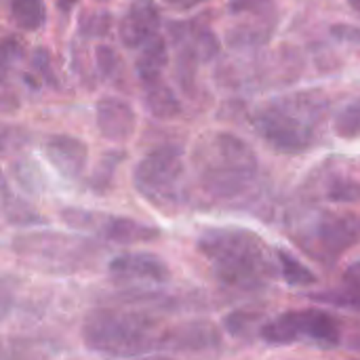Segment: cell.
<instances>
[{"label": "cell", "instance_id": "cell-1", "mask_svg": "<svg viewBox=\"0 0 360 360\" xmlns=\"http://www.w3.org/2000/svg\"><path fill=\"white\" fill-rule=\"evenodd\" d=\"M198 253L219 283L238 291H257L274 276V262L264 240L243 228H207L196 238Z\"/></svg>", "mask_w": 360, "mask_h": 360}, {"label": "cell", "instance_id": "cell-2", "mask_svg": "<svg viewBox=\"0 0 360 360\" xmlns=\"http://www.w3.org/2000/svg\"><path fill=\"white\" fill-rule=\"evenodd\" d=\"M192 167L202 192L215 200H234L249 192L259 175L255 150L234 133L202 135L192 150Z\"/></svg>", "mask_w": 360, "mask_h": 360}, {"label": "cell", "instance_id": "cell-3", "mask_svg": "<svg viewBox=\"0 0 360 360\" xmlns=\"http://www.w3.org/2000/svg\"><path fill=\"white\" fill-rule=\"evenodd\" d=\"M329 112V99L321 91H297L262 103L253 116L262 139L283 154L310 150Z\"/></svg>", "mask_w": 360, "mask_h": 360}, {"label": "cell", "instance_id": "cell-4", "mask_svg": "<svg viewBox=\"0 0 360 360\" xmlns=\"http://www.w3.org/2000/svg\"><path fill=\"white\" fill-rule=\"evenodd\" d=\"M82 340L91 352L112 359H133L158 354L162 331L148 312L93 308L82 321Z\"/></svg>", "mask_w": 360, "mask_h": 360}, {"label": "cell", "instance_id": "cell-5", "mask_svg": "<svg viewBox=\"0 0 360 360\" xmlns=\"http://www.w3.org/2000/svg\"><path fill=\"white\" fill-rule=\"evenodd\" d=\"M13 251L25 266L51 274L78 272L99 255V247L91 238L53 230L17 236L13 240Z\"/></svg>", "mask_w": 360, "mask_h": 360}, {"label": "cell", "instance_id": "cell-6", "mask_svg": "<svg viewBox=\"0 0 360 360\" xmlns=\"http://www.w3.org/2000/svg\"><path fill=\"white\" fill-rule=\"evenodd\" d=\"M184 152L179 146H160L146 154L135 171L133 186L148 202L169 211L181 200V179H184Z\"/></svg>", "mask_w": 360, "mask_h": 360}, {"label": "cell", "instance_id": "cell-7", "mask_svg": "<svg viewBox=\"0 0 360 360\" xmlns=\"http://www.w3.org/2000/svg\"><path fill=\"white\" fill-rule=\"evenodd\" d=\"M259 335L270 346H291L310 342L323 348H335L342 342L338 321L323 310H289L259 325Z\"/></svg>", "mask_w": 360, "mask_h": 360}, {"label": "cell", "instance_id": "cell-8", "mask_svg": "<svg viewBox=\"0 0 360 360\" xmlns=\"http://www.w3.org/2000/svg\"><path fill=\"white\" fill-rule=\"evenodd\" d=\"M59 217L65 226L93 232L101 236L103 240L116 243V245H141V243H152L160 238V230L156 226L122 217V215H105L80 207H63L59 211Z\"/></svg>", "mask_w": 360, "mask_h": 360}, {"label": "cell", "instance_id": "cell-9", "mask_svg": "<svg viewBox=\"0 0 360 360\" xmlns=\"http://www.w3.org/2000/svg\"><path fill=\"white\" fill-rule=\"evenodd\" d=\"M108 274L116 285H165L171 278V270L165 259L148 251L114 257L108 264Z\"/></svg>", "mask_w": 360, "mask_h": 360}, {"label": "cell", "instance_id": "cell-10", "mask_svg": "<svg viewBox=\"0 0 360 360\" xmlns=\"http://www.w3.org/2000/svg\"><path fill=\"white\" fill-rule=\"evenodd\" d=\"M95 122L103 139L124 143L135 135L137 114L129 101L116 95H103L95 105Z\"/></svg>", "mask_w": 360, "mask_h": 360}, {"label": "cell", "instance_id": "cell-11", "mask_svg": "<svg viewBox=\"0 0 360 360\" xmlns=\"http://www.w3.org/2000/svg\"><path fill=\"white\" fill-rule=\"evenodd\" d=\"M44 156L65 179H78L86 171L89 146L74 135H51L44 143Z\"/></svg>", "mask_w": 360, "mask_h": 360}, {"label": "cell", "instance_id": "cell-12", "mask_svg": "<svg viewBox=\"0 0 360 360\" xmlns=\"http://www.w3.org/2000/svg\"><path fill=\"white\" fill-rule=\"evenodd\" d=\"M160 30V13L152 0H135L118 21V36L124 46L139 49Z\"/></svg>", "mask_w": 360, "mask_h": 360}, {"label": "cell", "instance_id": "cell-13", "mask_svg": "<svg viewBox=\"0 0 360 360\" xmlns=\"http://www.w3.org/2000/svg\"><path fill=\"white\" fill-rule=\"evenodd\" d=\"M314 226L319 247L331 257H340L360 240V219L356 215H327Z\"/></svg>", "mask_w": 360, "mask_h": 360}, {"label": "cell", "instance_id": "cell-14", "mask_svg": "<svg viewBox=\"0 0 360 360\" xmlns=\"http://www.w3.org/2000/svg\"><path fill=\"white\" fill-rule=\"evenodd\" d=\"M221 344L219 331L211 323L194 321L162 331L160 352H205Z\"/></svg>", "mask_w": 360, "mask_h": 360}, {"label": "cell", "instance_id": "cell-15", "mask_svg": "<svg viewBox=\"0 0 360 360\" xmlns=\"http://www.w3.org/2000/svg\"><path fill=\"white\" fill-rule=\"evenodd\" d=\"M143 84V103L148 112L158 120H171L181 114V101L175 91L160 78L146 80Z\"/></svg>", "mask_w": 360, "mask_h": 360}, {"label": "cell", "instance_id": "cell-16", "mask_svg": "<svg viewBox=\"0 0 360 360\" xmlns=\"http://www.w3.org/2000/svg\"><path fill=\"white\" fill-rule=\"evenodd\" d=\"M167 63H169L167 40L160 34H156V36H152L148 42H143L139 46V57H137L135 70H137L139 80L146 82V80L160 78L165 68H167Z\"/></svg>", "mask_w": 360, "mask_h": 360}, {"label": "cell", "instance_id": "cell-17", "mask_svg": "<svg viewBox=\"0 0 360 360\" xmlns=\"http://www.w3.org/2000/svg\"><path fill=\"white\" fill-rule=\"evenodd\" d=\"M276 262H278V268H281V276L283 281L289 285V287H297V289H304V287H312L316 283V276L314 272L304 266L293 253H289L287 249H278L276 251Z\"/></svg>", "mask_w": 360, "mask_h": 360}, {"label": "cell", "instance_id": "cell-18", "mask_svg": "<svg viewBox=\"0 0 360 360\" xmlns=\"http://www.w3.org/2000/svg\"><path fill=\"white\" fill-rule=\"evenodd\" d=\"M8 11L17 27L25 32L40 30L44 23V2L42 0H8Z\"/></svg>", "mask_w": 360, "mask_h": 360}, {"label": "cell", "instance_id": "cell-19", "mask_svg": "<svg viewBox=\"0 0 360 360\" xmlns=\"http://www.w3.org/2000/svg\"><path fill=\"white\" fill-rule=\"evenodd\" d=\"M2 213L13 226H32V224H44V219L19 196H13L11 190L2 184Z\"/></svg>", "mask_w": 360, "mask_h": 360}, {"label": "cell", "instance_id": "cell-20", "mask_svg": "<svg viewBox=\"0 0 360 360\" xmlns=\"http://www.w3.org/2000/svg\"><path fill=\"white\" fill-rule=\"evenodd\" d=\"M228 8L232 15H238V17H255V19L276 21L274 0H230Z\"/></svg>", "mask_w": 360, "mask_h": 360}, {"label": "cell", "instance_id": "cell-21", "mask_svg": "<svg viewBox=\"0 0 360 360\" xmlns=\"http://www.w3.org/2000/svg\"><path fill=\"white\" fill-rule=\"evenodd\" d=\"M124 154L122 152H108L101 156L99 165H97V171L95 175L91 177V186L97 194H105V190L110 188L112 179H114V173L118 169V165L122 162Z\"/></svg>", "mask_w": 360, "mask_h": 360}, {"label": "cell", "instance_id": "cell-22", "mask_svg": "<svg viewBox=\"0 0 360 360\" xmlns=\"http://www.w3.org/2000/svg\"><path fill=\"white\" fill-rule=\"evenodd\" d=\"M333 131L342 139H356L360 137V99L348 103L333 120Z\"/></svg>", "mask_w": 360, "mask_h": 360}, {"label": "cell", "instance_id": "cell-23", "mask_svg": "<svg viewBox=\"0 0 360 360\" xmlns=\"http://www.w3.org/2000/svg\"><path fill=\"white\" fill-rule=\"evenodd\" d=\"M327 198L335 205H359L360 181L352 177H335L327 188Z\"/></svg>", "mask_w": 360, "mask_h": 360}, {"label": "cell", "instance_id": "cell-24", "mask_svg": "<svg viewBox=\"0 0 360 360\" xmlns=\"http://www.w3.org/2000/svg\"><path fill=\"white\" fill-rule=\"evenodd\" d=\"M95 59H97V65H99V72H101V78L110 80V82H118L124 74V65H122V59L120 55L110 46V44H101L97 46L95 51Z\"/></svg>", "mask_w": 360, "mask_h": 360}, {"label": "cell", "instance_id": "cell-25", "mask_svg": "<svg viewBox=\"0 0 360 360\" xmlns=\"http://www.w3.org/2000/svg\"><path fill=\"white\" fill-rule=\"evenodd\" d=\"M110 25H112L110 13H82L80 15V32L86 38H99L108 34Z\"/></svg>", "mask_w": 360, "mask_h": 360}, {"label": "cell", "instance_id": "cell-26", "mask_svg": "<svg viewBox=\"0 0 360 360\" xmlns=\"http://www.w3.org/2000/svg\"><path fill=\"white\" fill-rule=\"evenodd\" d=\"M19 278L13 274H0V323L13 312L17 291H19Z\"/></svg>", "mask_w": 360, "mask_h": 360}, {"label": "cell", "instance_id": "cell-27", "mask_svg": "<svg viewBox=\"0 0 360 360\" xmlns=\"http://www.w3.org/2000/svg\"><path fill=\"white\" fill-rule=\"evenodd\" d=\"M27 143V133L25 129L11 127V124H0V154L15 152Z\"/></svg>", "mask_w": 360, "mask_h": 360}, {"label": "cell", "instance_id": "cell-28", "mask_svg": "<svg viewBox=\"0 0 360 360\" xmlns=\"http://www.w3.org/2000/svg\"><path fill=\"white\" fill-rule=\"evenodd\" d=\"M257 314H249V312H232L230 316H226V321H224V325H226V329H228V333L230 335H234V338H245L249 331H251V327L257 323Z\"/></svg>", "mask_w": 360, "mask_h": 360}, {"label": "cell", "instance_id": "cell-29", "mask_svg": "<svg viewBox=\"0 0 360 360\" xmlns=\"http://www.w3.org/2000/svg\"><path fill=\"white\" fill-rule=\"evenodd\" d=\"M319 302H327V304H335L342 308H356L360 310V293H327V295H314Z\"/></svg>", "mask_w": 360, "mask_h": 360}, {"label": "cell", "instance_id": "cell-30", "mask_svg": "<svg viewBox=\"0 0 360 360\" xmlns=\"http://www.w3.org/2000/svg\"><path fill=\"white\" fill-rule=\"evenodd\" d=\"M331 34L342 40V42H350V44H360V27L348 25V23H335L331 27Z\"/></svg>", "mask_w": 360, "mask_h": 360}, {"label": "cell", "instance_id": "cell-31", "mask_svg": "<svg viewBox=\"0 0 360 360\" xmlns=\"http://www.w3.org/2000/svg\"><path fill=\"white\" fill-rule=\"evenodd\" d=\"M167 6H171V8H177V11H190V8H196V6H200L202 2H207V0H162Z\"/></svg>", "mask_w": 360, "mask_h": 360}, {"label": "cell", "instance_id": "cell-32", "mask_svg": "<svg viewBox=\"0 0 360 360\" xmlns=\"http://www.w3.org/2000/svg\"><path fill=\"white\" fill-rule=\"evenodd\" d=\"M346 283L350 287H354L356 291H360V262L352 264L348 270H346Z\"/></svg>", "mask_w": 360, "mask_h": 360}, {"label": "cell", "instance_id": "cell-33", "mask_svg": "<svg viewBox=\"0 0 360 360\" xmlns=\"http://www.w3.org/2000/svg\"><path fill=\"white\" fill-rule=\"evenodd\" d=\"M76 2H78V0H57V6H59V11L65 13V11H70Z\"/></svg>", "mask_w": 360, "mask_h": 360}, {"label": "cell", "instance_id": "cell-34", "mask_svg": "<svg viewBox=\"0 0 360 360\" xmlns=\"http://www.w3.org/2000/svg\"><path fill=\"white\" fill-rule=\"evenodd\" d=\"M348 4H350V8L360 17V0H348Z\"/></svg>", "mask_w": 360, "mask_h": 360}]
</instances>
